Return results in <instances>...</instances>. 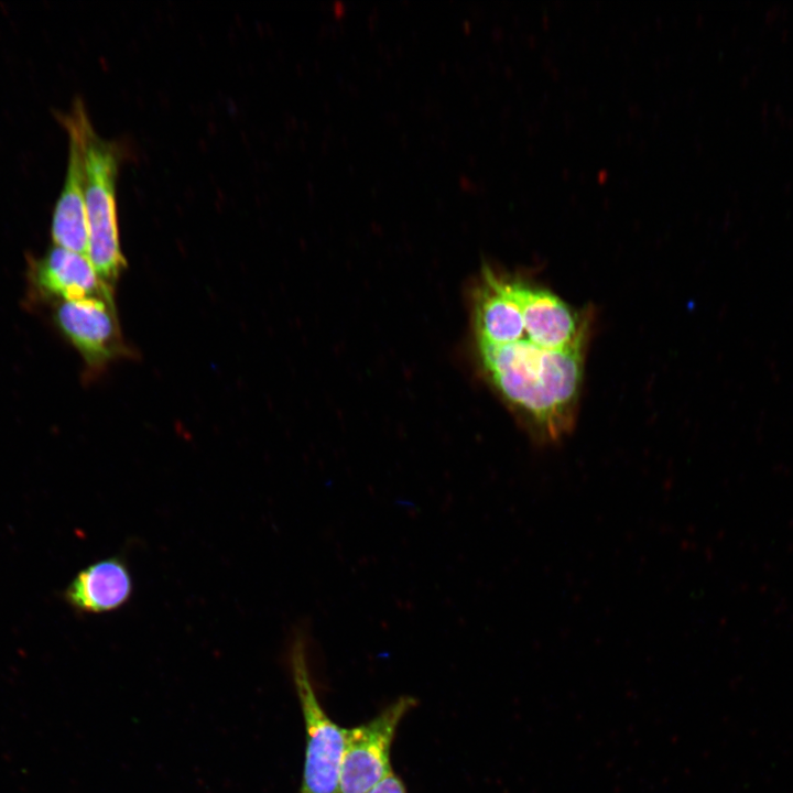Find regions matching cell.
Returning <instances> with one entry per match:
<instances>
[{"label":"cell","mask_w":793,"mask_h":793,"mask_svg":"<svg viewBox=\"0 0 793 793\" xmlns=\"http://www.w3.org/2000/svg\"><path fill=\"white\" fill-rule=\"evenodd\" d=\"M594 325L590 306L575 307L529 275L482 272L474 300L479 360L539 447L575 427Z\"/></svg>","instance_id":"cell-1"},{"label":"cell","mask_w":793,"mask_h":793,"mask_svg":"<svg viewBox=\"0 0 793 793\" xmlns=\"http://www.w3.org/2000/svg\"><path fill=\"white\" fill-rule=\"evenodd\" d=\"M308 620L292 629L287 662L304 718L306 747L298 793H337L346 742V728L333 721L315 692L311 651L313 638Z\"/></svg>","instance_id":"cell-3"},{"label":"cell","mask_w":793,"mask_h":793,"mask_svg":"<svg viewBox=\"0 0 793 793\" xmlns=\"http://www.w3.org/2000/svg\"><path fill=\"white\" fill-rule=\"evenodd\" d=\"M68 135V157L62 191L56 200L51 225L54 246L87 257L88 227L84 197V166L79 143Z\"/></svg>","instance_id":"cell-8"},{"label":"cell","mask_w":793,"mask_h":793,"mask_svg":"<svg viewBox=\"0 0 793 793\" xmlns=\"http://www.w3.org/2000/svg\"><path fill=\"white\" fill-rule=\"evenodd\" d=\"M54 304V323L83 357L88 378L97 377L119 358L131 357L115 301L83 298Z\"/></svg>","instance_id":"cell-5"},{"label":"cell","mask_w":793,"mask_h":793,"mask_svg":"<svg viewBox=\"0 0 793 793\" xmlns=\"http://www.w3.org/2000/svg\"><path fill=\"white\" fill-rule=\"evenodd\" d=\"M416 704L401 696L378 715L347 729L337 793H367L392 774L390 751L397 728Z\"/></svg>","instance_id":"cell-4"},{"label":"cell","mask_w":793,"mask_h":793,"mask_svg":"<svg viewBox=\"0 0 793 793\" xmlns=\"http://www.w3.org/2000/svg\"><path fill=\"white\" fill-rule=\"evenodd\" d=\"M367 793H406V790L401 779L392 773Z\"/></svg>","instance_id":"cell-9"},{"label":"cell","mask_w":793,"mask_h":793,"mask_svg":"<svg viewBox=\"0 0 793 793\" xmlns=\"http://www.w3.org/2000/svg\"><path fill=\"white\" fill-rule=\"evenodd\" d=\"M133 589L128 563L122 556L113 555L79 571L63 597L78 613H105L123 607L131 599Z\"/></svg>","instance_id":"cell-7"},{"label":"cell","mask_w":793,"mask_h":793,"mask_svg":"<svg viewBox=\"0 0 793 793\" xmlns=\"http://www.w3.org/2000/svg\"><path fill=\"white\" fill-rule=\"evenodd\" d=\"M66 132L77 139L84 166V197L88 227L87 258L109 285L127 267L121 251L116 182L124 157L122 143L101 138L94 129L84 101L75 98L66 112L58 115Z\"/></svg>","instance_id":"cell-2"},{"label":"cell","mask_w":793,"mask_h":793,"mask_svg":"<svg viewBox=\"0 0 793 793\" xmlns=\"http://www.w3.org/2000/svg\"><path fill=\"white\" fill-rule=\"evenodd\" d=\"M29 281L35 296L43 301H113V286L99 276L86 256L56 246L51 247L43 257L33 259L29 268Z\"/></svg>","instance_id":"cell-6"}]
</instances>
